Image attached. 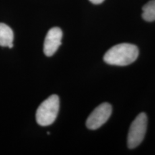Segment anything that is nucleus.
<instances>
[{
  "label": "nucleus",
  "instance_id": "f257e3e1",
  "mask_svg": "<svg viewBox=\"0 0 155 155\" xmlns=\"http://www.w3.org/2000/svg\"><path fill=\"white\" fill-rule=\"evenodd\" d=\"M139 49L134 45L121 43L110 48L104 56L107 64L118 66L130 65L137 59Z\"/></svg>",
  "mask_w": 155,
  "mask_h": 155
},
{
  "label": "nucleus",
  "instance_id": "f03ea898",
  "mask_svg": "<svg viewBox=\"0 0 155 155\" xmlns=\"http://www.w3.org/2000/svg\"><path fill=\"white\" fill-rule=\"evenodd\" d=\"M60 107L59 97L53 94L40 104L36 112V121L42 127L49 126L55 121Z\"/></svg>",
  "mask_w": 155,
  "mask_h": 155
},
{
  "label": "nucleus",
  "instance_id": "7ed1b4c3",
  "mask_svg": "<svg viewBox=\"0 0 155 155\" xmlns=\"http://www.w3.org/2000/svg\"><path fill=\"white\" fill-rule=\"evenodd\" d=\"M147 128V116L141 113L131 123L127 137V145L129 149L138 147L144 140Z\"/></svg>",
  "mask_w": 155,
  "mask_h": 155
},
{
  "label": "nucleus",
  "instance_id": "20e7f679",
  "mask_svg": "<svg viewBox=\"0 0 155 155\" xmlns=\"http://www.w3.org/2000/svg\"><path fill=\"white\" fill-rule=\"evenodd\" d=\"M112 113V107L108 103H104L95 108L86 121V127L89 129L96 130L104 125Z\"/></svg>",
  "mask_w": 155,
  "mask_h": 155
},
{
  "label": "nucleus",
  "instance_id": "39448f33",
  "mask_svg": "<svg viewBox=\"0 0 155 155\" xmlns=\"http://www.w3.org/2000/svg\"><path fill=\"white\" fill-rule=\"evenodd\" d=\"M63 32L59 28H53L48 31L44 42V53L46 56L53 55L61 45Z\"/></svg>",
  "mask_w": 155,
  "mask_h": 155
},
{
  "label": "nucleus",
  "instance_id": "423d86ee",
  "mask_svg": "<svg viewBox=\"0 0 155 155\" xmlns=\"http://www.w3.org/2000/svg\"><path fill=\"white\" fill-rule=\"evenodd\" d=\"M13 31L8 25L0 23V46L2 47L13 48Z\"/></svg>",
  "mask_w": 155,
  "mask_h": 155
},
{
  "label": "nucleus",
  "instance_id": "0eeeda50",
  "mask_svg": "<svg viewBox=\"0 0 155 155\" xmlns=\"http://www.w3.org/2000/svg\"><path fill=\"white\" fill-rule=\"evenodd\" d=\"M141 16L147 22L155 21V0H151L144 5Z\"/></svg>",
  "mask_w": 155,
  "mask_h": 155
},
{
  "label": "nucleus",
  "instance_id": "6e6552de",
  "mask_svg": "<svg viewBox=\"0 0 155 155\" xmlns=\"http://www.w3.org/2000/svg\"><path fill=\"white\" fill-rule=\"evenodd\" d=\"M89 1L93 4H95V5H99V4H101L104 0H89Z\"/></svg>",
  "mask_w": 155,
  "mask_h": 155
}]
</instances>
